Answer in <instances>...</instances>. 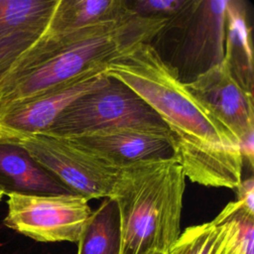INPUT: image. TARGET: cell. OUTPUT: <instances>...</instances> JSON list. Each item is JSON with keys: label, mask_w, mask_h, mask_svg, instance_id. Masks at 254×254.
I'll return each instance as SVG.
<instances>
[{"label": "cell", "mask_w": 254, "mask_h": 254, "mask_svg": "<svg viewBox=\"0 0 254 254\" xmlns=\"http://www.w3.org/2000/svg\"><path fill=\"white\" fill-rule=\"evenodd\" d=\"M104 72L133 90L166 124L174 158L186 178L204 187H239L244 160L238 140L189 91L150 43L138 45Z\"/></svg>", "instance_id": "1"}, {"label": "cell", "mask_w": 254, "mask_h": 254, "mask_svg": "<svg viewBox=\"0 0 254 254\" xmlns=\"http://www.w3.org/2000/svg\"><path fill=\"white\" fill-rule=\"evenodd\" d=\"M168 18L133 15L110 24L63 33L45 32L10 71L0 103L34 97L65 85L150 43Z\"/></svg>", "instance_id": "2"}, {"label": "cell", "mask_w": 254, "mask_h": 254, "mask_svg": "<svg viewBox=\"0 0 254 254\" xmlns=\"http://www.w3.org/2000/svg\"><path fill=\"white\" fill-rule=\"evenodd\" d=\"M186 179L174 157L120 169L108 196L119 214L120 254H170L182 233Z\"/></svg>", "instance_id": "3"}, {"label": "cell", "mask_w": 254, "mask_h": 254, "mask_svg": "<svg viewBox=\"0 0 254 254\" xmlns=\"http://www.w3.org/2000/svg\"><path fill=\"white\" fill-rule=\"evenodd\" d=\"M228 0H186L151 40L160 59L183 83L194 80L224 59Z\"/></svg>", "instance_id": "4"}, {"label": "cell", "mask_w": 254, "mask_h": 254, "mask_svg": "<svg viewBox=\"0 0 254 254\" xmlns=\"http://www.w3.org/2000/svg\"><path fill=\"white\" fill-rule=\"evenodd\" d=\"M15 141L72 193L88 200L108 197L123 167L64 136L40 133Z\"/></svg>", "instance_id": "5"}, {"label": "cell", "mask_w": 254, "mask_h": 254, "mask_svg": "<svg viewBox=\"0 0 254 254\" xmlns=\"http://www.w3.org/2000/svg\"><path fill=\"white\" fill-rule=\"evenodd\" d=\"M6 227L39 242L77 243L92 213L76 193L8 195Z\"/></svg>", "instance_id": "6"}, {"label": "cell", "mask_w": 254, "mask_h": 254, "mask_svg": "<svg viewBox=\"0 0 254 254\" xmlns=\"http://www.w3.org/2000/svg\"><path fill=\"white\" fill-rule=\"evenodd\" d=\"M109 77L108 82L70 103L45 134L73 136L83 132L140 122L164 123L133 90Z\"/></svg>", "instance_id": "7"}, {"label": "cell", "mask_w": 254, "mask_h": 254, "mask_svg": "<svg viewBox=\"0 0 254 254\" xmlns=\"http://www.w3.org/2000/svg\"><path fill=\"white\" fill-rule=\"evenodd\" d=\"M104 71L89 72L34 97L0 103V136L16 140L46 133L70 103L108 82L109 77Z\"/></svg>", "instance_id": "8"}, {"label": "cell", "mask_w": 254, "mask_h": 254, "mask_svg": "<svg viewBox=\"0 0 254 254\" xmlns=\"http://www.w3.org/2000/svg\"><path fill=\"white\" fill-rule=\"evenodd\" d=\"M189 91L238 140L254 137L253 93L235 78L225 59L194 80L185 83Z\"/></svg>", "instance_id": "9"}, {"label": "cell", "mask_w": 254, "mask_h": 254, "mask_svg": "<svg viewBox=\"0 0 254 254\" xmlns=\"http://www.w3.org/2000/svg\"><path fill=\"white\" fill-rule=\"evenodd\" d=\"M66 137L121 166L140 160L174 157L173 138L165 123L116 125Z\"/></svg>", "instance_id": "10"}, {"label": "cell", "mask_w": 254, "mask_h": 254, "mask_svg": "<svg viewBox=\"0 0 254 254\" xmlns=\"http://www.w3.org/2000/svg\"><path fill=\"white\" fill-rule=\"evenodd\" d=\"M170 254H254V215L230 201L212 220L187 227Z\"/></svg>", "instance_id": "11"}, {"label": "cell", "mask_w": 254, "mask_h": 254, "mask_svg": "<svg viewBox=\"0 0 254 254\" xmlns=\"http://www.w3.org/2000/svg\"><path fill=\"white\" fill-rule=\"evenodd\" d=\"M0 192L6 194L72 193L15 140L0 136Z\"/></svg>", "instance_id": "12"}, {"label": "cell", "mask_w": 254, "mask_h": 254, "mask_svg": "<svg viewBox=\"0 0 254 254\" xmlns=\"http://www.w3.org/2000/svg\"><path fill=\"white\" fill-rule=\"evenodd\" d=\"M59 0H0V47L36 43L46 32Z\"/></svg>", "instance_id": "13"}, {"label": "cell", "mask_w": 254, "mask_h": 254, "mask_svg": "<svg viewBox=\"0 0 254 254\" xmlns=\"http://www.w3.org/2000/svg\"><path fill=\"white\" fill-rule=\"evenodd\" d=\"M133 15L126 0H59L47 33H63L114 23Z\"/></svg>", "instance_id": "14"}, {"label": "cell", "mask_w": 254, "mask_h": 254, "mask_svg": "<svg viewBox=\"0 0 254 254\" xmlns=\"http://www.w3.org/2000/svg\"><path fill=\"white\" fill-rule=\"evenodd\" d=\"M224 59L238 82L253 93L251 28L248 24L246 3L241 0H228L226 6Z\"/></svg>", "instance_id": "15"}, {"label": "cell", "mask_w": 254, "mask_h": 254, "mask_svg": "<svg viewBox=\"0 0 254 254\" xmlns=\"http://www.w3.org/2000/svg\"><path fill=\"white\" fill-rule=\"evenodd\" d=\"M76 244V254H120L119 214L112 198L104 197L92 210Z\"/></svg>", "instance_id": "16"}, {"label": "cell", "mask_w": 254, "mask_h": 254, "mask_svg": "<svg viewBox=\"0 0 254 254\" xmlns=\"http://www.w3.org/2000/svg\"><path fill=\"white\" fill-rule=\"evenodd\" d=\"M136 15L153 18H169L178 12L186 0H126Z\"/></svg>", "instance_id": "17"}, {"label": "cell", "mask_w": 254, "mask_h": 254, "mask_svg": "<svg viewBox=\"0 0 254 254\" xmlns=\"http://www.w3.org/2000/svg\"><path fill=\"white\" fill-rule=\"evenodd\" d=\"M34 44L28 42H17L0 47V89L6 77L15 67L20 58Z\"/></svg>", "instance_id": "18"}, {"label": "cell", "mask_w": 254, "mask_h": 254, "mask_svg": "<svg viewBox=\"0 0 254 254\" xmlns=\"http://www.w3.org/2000/svg\"><path fill=\"white\" fill-rule=\"evenodd\" d=\"M237 190V198L241 203L242 208L249 214L254 215V180L253 177H249L246 180H242Z\"/></svg>", "instance_id": "19"}, {"label": "cell", "mask_w": 254, "mask_h": 254, "mask_svg": "<svg viewBox=\"0 0 254 254\" xmlns=\"http://www.w3.org/2000/svg\"><path fill=\"white\" fill-rule=\"evenodd\" d=\"M3 195H4V194H3V193H2V192H0V201H1V199H2V197H3Z\"/></svg>", "instance_id": "20"}]
</instances>
